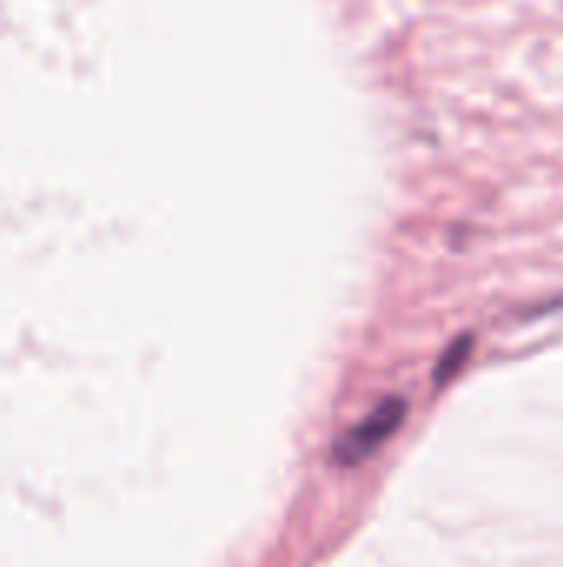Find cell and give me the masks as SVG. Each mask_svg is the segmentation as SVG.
Returning a JSON list of instances; mask_svg holds the SVG:
<instances>
[{"label":"cell","instance_id":"6da1fadb","mask_svg":"<svg viewBox=\"0 0 563 567\" xmlns=\"http://www.w3.org/2000/svg\"><path fill=\"white\" fill-rule=\"evenodd\" d=\"M405 419V402L402 399H385L378 409H372L352 432H345L335 445V462L338 465H362L368 455H375L388 435L402 425Z\"/></svg>","mask_w":563,"mask_h":567}]
</instances>
